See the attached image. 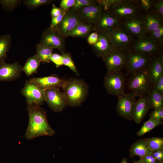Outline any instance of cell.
I'll return each mask as SVG.
<instances>
[{"mask_svg": "<svg viewBox=\"0 0 163 163\" xmlns=\"http://www.w3.org/2000/svg\"><path fill=\"white\" fill-rule=\"evenodd\" d=\"M29 122L25 134L27 140L43 136H52L56 132L49 124L45 110L40 106L28 105Z\"/></svg>", "mask_w": 163, "mask_h": 163, "instance_id": "cell-1", "label": "cell"}, {"mask_svg": "<svg viewBox=\"0 0 163 163\" xmlns=\"http://www.w3.org/2000/svg\"><path fill=\"white\" fill-rule=\"evenodd\" d=\"M62 88L68 105L71 107L81 105L87 97L89 89L84 80L75 78L65 80Z\"/></svg>", "mask_w": 163, "mask_h": 163, "instance_id": "cell-2", "label": "cell"}, {"mask_svg": "<svg viewBox=\"0 0 163 163\" xmlns=\"http://www.w3.org/2000/svg\"><path fill=\"white\" fill-rule=\"evenodd\" d=\"M127 85L129 90L131 91L136 97L147 95L154 88L149 76L147 68L131 75L127 80Z\"/></svg>", "mask_w": 163, "mask_h": 163, "instance_id": "cell-3", "label": "cell"}, {"mask_svg": "<svg viewBox=\"0 0 163 163\" xmlns=\"http://www.w3.org/2000/svg\"><path fill=\"white\" fill-rule=\"evenodd\" d=\"M107 11L120 22L142 14L139 0H119Z\"/></svg>", "mask_w": 163, "mask_h": 163, "instance_id": "cell-4", "label": "cell"}, {"mask_svg": "<svg viewBox=\"0 0 163 163\" xmlns=\"http://www.w3.org/2000/svg\"><path fill=\"white\" fill-rule=\"evenodd\" d=\"M108 33L114 47L118 49L129 50L137 39L120 24Z\"/></svg>", "mask_w": 163, "mask_h": 163, "instance_id": "cell-5", "label": "cell"}, {"mask_svg": "<svg viewBox=\"0 0 163 163\" xmlns=\"http://www.w3.org/2000/svg\"><path fill=\"white\" fill-rule=\"evenodd\" d=\"M154 56L129 50L124 67L127 74L131 75L136 71L147 68Z\"/></svg>", "mask_w": 163, "mask_h": 163, "instance_id": "cell-6", "label": "cell"}, {"mask_svg": "<svg viewBox=\"0 0 163 163\" xmlns=\"http://www.w3.org/2000/svg\"><path fill=\"white\" fill-rule=\"evenodd\" d=\"M126 77L122 71L108 72L104 80V87L110 94L118 96L124 92Z\"/></svg>", "mask_w": 163, "mask_h": 163, "instance_id": "cell-7", "label": "cell"}, {"mask_svg": "<svg viewBox=\"0 0 163 163\" xmlns=\"http://www.w3.org/2000/svg\"><path fill=\"white\" fill-rule=\"evenodd\" d=\"M128 50L114 48L102 57L108 72L120 71L124 69Z\"/></svg>", "mask_w": 163, "mask_h": 163, "instance_id": "cell-8", "label": "cell"}, {"mask_svg": "<svg viewBox=\"0 0 163 163\" xmlns=\"http://www.w3.org/2000/svg\"><path fill=\"white\" fill-rule=\"evenodd\" d=\"M129 50L154 56L163 52V45L152 40L146 35L137 39Z\"/></svg>", "mask_w": 163, "mask_h": 163, "instance_id": "cell-9", "label": "cell"}, {"mask_svg": "<svg viewBox=\"0 0 163 163\" xmlns=\"http://www.w3.org/2000/svg\"><path fill=\"white\" fill-rule=\"evenodd\" d=\"M45 99L50 108L56 112H60L68 105L66 97L59 88L45 91Z\"/></svg>", "mask_w": 163, "mask_h": 163, "instance_id": "cell-10", "label": "cell"}, {"mask_svg": "<svg viewBox=\"0 0 163 163\" xmlns=\"http://www.w3.org/2000/svg\"><path fill=\"white\" fill-rule=\"evenodd\" d=\"M136 96L131 92L125 93L118 96L116 110L119 115L124 119L133 120V110L136 101Z\"/></svg>", "mask_w": 163, "mask_h": 163, "instance_id": "cell-11", "label": "cell"}, {"mask_svg": "<svg viewBox=\"0 0 163 163\" xmlns=\"http://www.w3.org/2000/svg\"><path fill=\"white\" fill-rule=\"evenodd\" d=\"M45 91L29 80L26 81L21 93L26 98L27 104L40 106L45 101Z\"/></svg>", "mask_w": 163, "mask_h": 163, "instance_id": "cell-12", "label": "cell"}, {"mask_svg": "<svg viewBox=\"0 0 163 163\" xmlns=\"http://www.w3.org/2000/svg\"><path fill=\"white\" fill-rule=\"evenodd\" d=\"M65 38L58 34L54 29L49 27L43 32L40 43L53 49H57L62 53L66 51Z\"/></svg>", "mask_w": 163, "mask_h": 163, "instance_id": "cell-13", "label": "cell"}, {"mask_svg": "<svg viewBox=\"0 0 163 163\" xmlns=\"http://www.w3.org/2000/svg\"><path fill=\"white\" fill-rule=\"evenodd\" d=\"M82 21L76 11L70 8L66 12L61 21L54 29L66 38L68 34Z\"/></svg>", "mask_w": 163, "mask_h": 163, "instance_id": "cell-14", "label": "cell"}, {"mask_svg": "<svg viewBox=\"0 0 163 163\" xmlns=\"http://www.w3.org/2000/svg\"><path fill=\"white\" fill-rule=\"evenodd\" d=\"M120 24L129 31L136 39L147 35L145 27L143 15L140 14L122 21Z\"/></svg>", "mask_w": 163, "mask_h": 163, "instance_id": "cell-15", "label": "cell"}, {"mask_svg": "<svg viewBox=\"0 0 163 163\" xmlns=\"http://www.w3.org/2000/svg\"><path fill=\"white\" fill-rule=\"evenodd\" d=\"M104 11V8L97 4L82 7L76 11L82 21L94 23Z\"/></svg>", "mask_w": 163, "mask_h": 163, "instance_id": "cell-16", "label": "cell"}, {"mask_svg": "<svg viewBox=\"0 0 163 163\" xmlns=\"http://www.w3.org/2000/svg\"><path fill=\"white\" fill-rule=\"evenodd\" d=\"M22 66L18 62L0 63V81H11L18 78L22 71Z\"/></svg>", "mask_w": 163, "mask_h": 163, "instance_id": "cell-17", "label": "cell"}, {"mask_svg": "<svg viewBox=\"0 0 163 163\" xmlns=\"http://www.w3.org/2000/svg\"><path fill=\"white\" fill-rule=\"evenodd\" d=\"M120 23L108 11H104L97 21L94 23V31L108 33Z\"/></svg>", "mask_w": 163, "mask_h": 163, "instance_id": "cell-18", "label": "cell"}, {"mask_svg": "<svg viewBox=\"0 0 163 163\" xmlns=\"http://www.w3.org/2000/svg\"><path fill=\"white\" fill-rule=\"evenodd\" d=\"M97 33L99 35V38L97 43L92 46V50L97 57L102 58L115 47L108 33L105 32Z\"/></svg>", "mask_w": 163, "mask_h": 163, "instance_id": "cell-19", "label": "cell"}, {"mask_svg": "<svg viewBox=\"0 0 163 163\" xmlns=\"http://www.w3.org/2000/svg\"><path fill=\"white\" fill-rule=\"evenodd\" d=\"M149 77L154 86L163 74V52L155 55L147 68Z\"/></svg>", "mask_w": 163, "mask_h": 163, "instance_id": "cell-20", "label": "cell"}, {"mask_svg": "<svg viewBox=\"0 0 163 163\" xmlns=\"http://www.w3.org/2000/svg\"><path fill=\"white\" fill-rule=\"evenodd\" d=\"M29 80L44 90L53 88H62L65 81L55 75L43 77L32 78Z\"/></svg>", "mask_w": 163, "mask_h": 163, "instance_id": "cell-21", "label": "cell"}, {"mask_svg": "<svg viewBox=\"0 0 163 163\" xmlns=\"http://www.w3.org/2000/svg\"><path fill=\"white\" fill-rule=\"evenodd\" d=\"M151 109L148 95L140 97L136 101L134 106L133 120L136 123H140Z\"/></svg>", "mask_w": 163, "mask_h": 163, "instance_id": "cell-22", "label": "cell"}, {"mask_svg": "<svg viewBox=\"0 0 163 163\" xmlns=\"http://www.w3.org/2000/svg\"><path fill=\"white\" fill-rule=\"evenodd\" d=\"M94 31V23L82 21L66 36L73 37H85Z\"/></svg>", "mask_w": 163, "mask_h": 163, "instance_id": "cell-23", "label": "cell"}, {"mask_svg": "<svg viewBox=\"0 0 163 163\" xmlns=\"http://www.w3.org/2000/svg\"><path fill=\"white\" fill-rule=\"evenodd\" d=\"M129 152L130 157L138 156L141 158L152 153L148 148L146 138L139 139L133 143L131 145Z\"/></svg>", "mask_w": 163, "mask_h": 163, "instance_id": "cell-24", "label": "cell"}, {"mask_svg": "<svg viewBox=\"0 0 163 163\" xmlns=\"http://www.w3.org/2000/svg\"><path fill=\"white\" fill-rule=\"evenodd\" d=\"M147 35L151 32L163 26V19L161 18L153 12L142 14Z\"/></svg>", "mask_w": 163, "mask_h": 163, "instance_id": "cell-25", "label": "cell"}, {"mask_svg": "<svg viewBox=\"0 0 163 163\" xmlns=\"http://www.w3.org/2000/svg\"><path fill=\"white\" fill-rule=\"evenodd\" d=\"M40 62V60L36 54L27 59L22 67V71L27 76H29L37 72Z\"/></svg>", "mask_w": 163, "mask_h": 163, "instance_id": "cell-26", "label": "cell"}, {"mask_svg": "<svg viewBox=\"0 0 163 163\" xmlns=\"http://www.w3.org/2000/svg\"><path fill=\"white\" fill-rule=\"evenodd\" d=\"M37 53L41 62L49 63L50 62V58L53 49L43 45L40 42L36 45Z\"/></svg>", "mask_w": 163, "mask_h": 163, "instance_id": "cell-27", "label": "cell"}, {"mask_svg": "<svg viewBox=\"0 0 163 163\" xmlns=\"http://www.w3.org/2000/svg\"><path fill=\"white\" fill-rule=\"evenodd\" d=\"M11 44V37L9 35L0 36V63L7 59V54Z\"/></svg>", "mask_w": 163, "mask_h": 163, "instance_id": "cell-28", "label": "cell"}, {"mask_svg": "<svg viewBox=\"0 0 163 163\" xmlns=\"http://www.w3.org/2000/svg\"><path fill=\"white\" fill-rule=\"evenodd\" d=\"M150 105L154 110L163 108V95L161 94L154 89L147 94Z\"/></svg>", "mask_w": 163, "mask_h": 163, "instance_id": "cell-29", "label": "cell"}, {"mask_svg": "<svg viewBox=\"0 0 163 163\" xmlns=\"http://www.w3.org/2000/svg\"><path fill=\"white\" fill-rule=\"evenodd\" d=\"M162 124V120L150 117L148 120L144 123L141 129L137 133V135L139 136H141L155 127Z\"/></svg>", "mask_w": 163, "mask_h": 163, "instance_id": "cell-30", "label": "cell"}, {"mask_svg": "<svg viewBox=\"0 0 163 163\" xmlns=\"http://www.w3.org/2000/svg\"><path fill=\"white\" fill-rule=\"evenodd\" d=\"M146 139L148 148L152 152L163 149V138L152 137Z\"/></svg>", "mask_w": 163, "mask_h": 163, "instance_id": "cell-31", "label": "cell"}, {"mask_svg": "<svg viewBox=\"0 0 163 163\" xmlns=\"http://www.w3.org/2000/svg\"><path fill=\"white\" fill-rule=\"evenodd\" d=\"M62 62L63 65L68 67L77 75H79L72 60L71 54L69 52H65L62 53Z\"/></svg>", "mask_w": 163, "mask_h": 163, "instance_id": "cell-32", "label": "cell"}, {"mask_svg": "<svg viewBox=\"0 0 163 163\" xmlns=\"http://www.w3.org/2000/svg\"><path fill=\"white\" fill-rule=\"evenodd\" d=\"M54 1L52 0H25L23 4L28 8L34 9L40 6L50 4Z\"/></svg>", "mask_w": 163, "mask_h": 163, "instance_id": "cell-33", "label": "cell"}, {"mask_svg": "<svg viewBox=\"0 0 163 163\" xmlns=\"http://www.w3.org/2000/svg\"><path fill=\"white\" fill-rule=\"evenodd\" d=\"M147 35L152 40L163 45V26L151 32Z\"/></svg>", "mask_w": 163, "mask_h": 163, "instance_id": "cell-34", "label": "cell"}, {"mask_svg": "<svg viewBox=\"0 0 163 163\" xmlns=\"http://www.w3.org/2000/svg\"><path fill=\"white\" fill-rule=\"evenodd\" d=\"M21 2L18 0H0V5L6 11H10L16 8Z\"/></svg>", "mask_w": 163, "mask_h": 163, "instance_id": "cell-35", "label": "cell"}, {"mask_svg": "<svg viewBox=\"0 0 163 163\" xmlns=\"http://www.w3.org/2000/svg\"><path fill=\"white\" fill-rule=\"evenodd\" d=\"M153 0H139V5L142 14L152 12Z\"/></svg>", "mask_w": 163, "mask_h": 163, "instance_id": "cell-36", "label": "cell"}, {"mask_svg": "<svg viewBox=\"0 0 163 163\" xmlns=\"http://www.w3.org/2000/svg\"><path fill=\"white\" fill-rule=\"evenodd\" d=\"M152 12L163 19V0H153Z\"/></svg>", "mask_w": 163, "mask_h": 163, "instance_id": "cell-37", "label": "cell"}, {"mask_svg": "<svg viewBox=\"0 0 163 163\" xmlns=\"http://www.w3.org/2000/svg\"><path fill=\"white\" fill-rule=\"evenodd\" d=\"M97 4L96 0H75L73 5L71 8L76 11L82 7Z\"/></svg>", "mask_w": 163, "mask_h": 163, "instance_id": "cell-38", "label": "cell"}, {"mask_svg": "<svg viewBox=\"0 0 163 163\" xmlns=\"http://www.w3.org/2000/svg\"><path fill=\"white\" fill-rule=\"evenodd\" d=\"M75 0H62L59 5L62 11L66 12L73 5Z\"/></svg>", "mask_w": 163, "mask_h": 163, "instance_id": "cell-39", "label": "cell"}, {"mask_svg": "<svg viewBox=\"0 0 163 163\" xmlns=\"http://www.w3.org/2000/svg\"><path fill=\"white\" fill-rule=\"evenodd\" d=\"M97 4L103 7L105 11H107L113 4L119 0H97Z\"/></svg>", "mask_w": 163, "mask_h": 163, "instance_id": "cell-40", "label": "cell"}, {"mask_svg": "<svg viewBox=\"0 0 163 163\" xmlns=\"http://www.w3.org/2000/svg\"><path fill=\"white\" fill-rule=\"evenodd\" d=\"M50 62H53L57 68L63 65L62 56L58 53L52 54L50 58Z\"/></svg>", "mask_w": 163, "mask_h": 163, "instance_id": "cell-41", "label": "cell"}, {"mask_svg": "<svg viewBox=\"0 0 163 163\" xmlns=\"http://www.w3.org/2000/svg\"><path fill=\"white\" fill-rule=\"evenodd\" d=\"M66 12L62 11L61 14L57 17L52 18L50 27L54 29L61 21Z\"/></svg>", "mask_w": 163, "mask_h": 163, "instance_id": "cell-42", "label": "cell"}, {"mask_svg": "<svg viewBox=\"0 0 163 163\" xmlns=\"http://www.w3.org/2000/svg\"><path fill=\"white\" fill-rule=\"evenodd\" d=\"M150 117L156 120H162L163 119V108L154 110L150 114Z\"/></svg>", "mask_w": 163, "mask_h": 163, "instance_id": "cell-43", "label": "cell"}, {"mask_svg": "<svg viewBox=\"0 0 163 163\" xmlns=\"http://www.w3.org/2000/svg\"><path fill=\"white\" fill-rule=\"evenodd\" d=\"M98 38V34L97 32L94 31L88 36L87 42L89 45L92 46L97 43Z\"/></svg>", "mask_w": 163, "mask_h": 163, "instance_id": "cell-44", "label": "cell"}, {"mask_svg": "<svg viewBox=\"0 0 163 163\" xmlns=\"http://www.w3.org/2000/svg\"><path fill=\"white\" fill-rule=\"evenodd\" d=\"M154 89L159 93L163 95V74L157 81Z\"/></svg>", "mask_w": 163, "mask_h": 163, "instance_id": "cell-45", "label": "cell"}, {"mask_svg": "<svg viewBox=\"0 0 163 163\" xmlns=\"http://www.w3.org/2000/svg\"><path fill=\"white\" fill-rule=\"evenodd\" d=\"M152 155L158 161H163V149L152 152Z\"/></svg>", "mask_w": 163, "mask_h": 163, "instance_id": "cell-46", "label": "cell"}, {"mask_svg": "<svg viewBox=\"0 0 163 163\" xmlns=\"http://www.w3.org/2000/svg\"><path fill=\"white\" fill-rule=\"evenodd\" d=\"M62 12V11L59 8L56 7L55 5H53L50 12L52 18L57 17L61 14Z\"/></svg>", "mask_w": 163, "mask_h": 163, "instance_id": "cell-47", "label": "cell"}, {"mask_svg": "<svg viewBox=\"0 0 163 163\" xmlns=\"http://www.w3.org/2000/svg\"><path fill=\"white\" fill-rule=\"evenodd\" d=\"M142 159L145 163H157L158 161L154 157L152 154L146 155Z\"/></svg>", "mask_w": 163, "mask_h": 163, "instance_id": "cell-48", "label": "cell"}, {"mask_svg": "<svg viewBox=\"0 0 163 163\" xmlns=\"http://www.w3.org/2000/svg\"><path fill=\"white\" fill-rule=\"evenodd\" d=\"M134 163H145L143 160L142 158H140V159L138 161H135L134 162Z\"/></svg>", "mask_w": 163, "mask_h": 163, "instance_id": "cell-49", "label": "cell"}, {"mask_svg": "<svg viewBox=\"0 0 163 163\" xmlns=\"http://www.w3.org/2000/svg\"><path fill=\"white\" fill-rule=\"evenodd\" d=\"M120 163H129L127 161V159L124 158H123Z\"/></svg>", "mask_w": 163, "mask_h": 163, "instance_id": "cell-50", "label": "cell"}, {"mask_svg": "<svg viewBox=\"0 0 163 163\" xmlns=\"http://www.w3.org/2000/svg\"><path fill=\"white\" fill-rule=\"evenodd\" d=\"M157 163H163V161H158Z\"/></svg>", "mask_w": 163, "mask_h": 163, "instance_id": "cell-51", "label": "cell"}]
</instances>
